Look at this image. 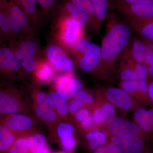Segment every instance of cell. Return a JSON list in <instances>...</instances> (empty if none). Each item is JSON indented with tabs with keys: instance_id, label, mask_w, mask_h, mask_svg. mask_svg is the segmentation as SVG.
Segmentation results:
<instances>
[{
	"instance_id": "cell-1",
	"label": "cell",
	"mask_w": 153,
	"mask_h": 153,
	"mask_svg": "<svg viewBox=\"0 0 153 153\" xmlns=\"http://www.w3.org/2000/svg\"><path fill=\"white\" fill-rule=\"evenodd\" d=\"M106 20V32L100 47L101 60L93 73L104 80L110 79L116 63L128 47L132 39L133 31L126 22L112 11H110Z\"/></svg>"
},
{
	"instance_id": "cell-2",
	"label": "cell",
	"mask_w": 153,
	"mask_h": 153,
	"mask_svg": "<svg viewBox=\"0 0 153 153\" xmlns=\"http://www.w3.org/2000/svg\"><path fill=\"white\" fill-rule=\"evenodd\" d=\"M13 114L34 116L29 95L13 83L0 84V116Z\"/></svg>"
},
{
	"instance_id": "cell-3",
	"label": "cell",
	"mask_w": 153,
	"mask_h": 153,
	"mask_svg": "<svg viewBox=\"0 0 153 153\" xmlns=\"http://www.w3.org/2000/svg\"><path fill=\"white\" fill-rule=\"evenodd\" d=\"M97 130L107 136L120 137H138L152 140V136L141 129L134 122L120 117H113L102 124L97 126Z\"/></svg>"
},
{
	"instance_id": "cell-4",
	"label": "cell",
	"mask_w": 153,
	"mask_h": 153,
	"mask_svg": "<svg viewBox=\"0 0 153 153\" xmlns=\"http://www.w3.org/2000/svg\"><path fill=\"white\" fill-rule=\"evenodd\" d=\"M77 128L71 119H59L49 129L50 139L63 150L74 152L79 142Z\"/></svg>"
},
{
	"instance_id": "cell-5",
	"label": "cell",
	"mask_w": 153,
	"mask_h": 153,
	"mask_svg": "<svg viewBox=\"0 0 153 153\" xmlns=\"http://www.w3.org/2000/svg\"><path fill=\"white\" fill-rule=\"evenodd\" d=\"M0 122L18 136L28 137L39 131L38 120L33 115L13 114L0 116Z\"/></svg>"
},
{
	"instance_id": "cell-6",
	"label": "cell",
	"mask_w": 153,
	"mask_h": 153,
	"mask_svg": "<svg viewBox=\"0 0 153 153\" xmlns=\"http://www.w3.org/2000/svg\"><path fill=\"white\" fill-rule=\"evenodd\" d=\"M22 75V63L13 50L0 45V84L13 83Z\"/></svg>"
},
{
	"instance_id": "cell-7",
	"label": "cell",
	"mask_w": 153,
	"mask_h": 153,
	"mask_svg": "<svg viewBox=\"0 0 153 153\" xmlns=\"http://www.w3.org/2000/svg\"><path fill=\"white\" fill-rule=\"evenodd\" d=\"M75 45L81 55L77 60L78 67L82 71L93 74L101 60L100 47L85 38L80 39Z\"/></svg>"
},
{
	"instance_id": "cell-8",
	"label": "cell",
	"mask_w": 153,
	"mask_h": 153,
	"mask_svg": "<svg viewBox=\"0 0 153 153\" xmlns=\"http://www.w3.org/2000/svg\"><path fill=\"white\" fill-rule=\"evenodd\" d=\"M98 89L115 108L125 112L134 111L140 108L146 107L120 88L104 86Z\"/></svg>"
},
{
	"instance_id": "cell-9",
	"label": "cell",
	"mask_w": 153,
	"mask_h": 153,
	"mask_svg": "<svg viewBox=\"0 0 153 153\" xmlns=\"http://www.w3.org/2000/svg\"><path fill=\"white\" fill-rule=\"evenodd\" d=\"M118 75L120 81H130L148 79L147 66L137 63L132 59L127 50L121 55Z\"/></svg>"
},
{
	"instance_id": "cell-10",
	"label": "cell",
	"mask_w": 153,
	"mask_h": 153,
	"mask_svg": "<svg viewBox=\"0 0 153 153\" xmlns=\"http://www.w3.org/2000/svg\"><path fill=\"white\" fill-rule=\"evenodd\" d=\"M97 126L104 123L110 118L115 116V108L102 95L99 89L94 93L93 103L88 108Z\"/></svg>"
},
{
	"instance_id": "cell-11",
	"label": "cell",
	"mask_w": 153,
	"mask_h": 153,
	"mask_svg": "<svg viewBox=\"0 0 153 153\" xmlns=\"http://www.w3.org/2000/svg\"><path fill=\"white\" fill-rule=\"evenodd\" d=\"M114 7L126 23L145 22L153 19V4L117 6Z\"/></svg>"
},
{
	"instance_id": "cell-12",
	"label": "cell",
	"mask_w": 153,
	"mask_h": 153,
	"mask_svg": "<svg viewBox=\"0 0 153 153\" xmlns=\"http://www.w3.org/2000/svg\"><path fill=\"white\" fill-rule=\"evenodd\" d=\"M107 137L110 141L120 149L122 153H153L149 146V140L138 137Z\"/></svg>"
},
{
	"instance_id": "cell-13",
	"label": "cell",
	"mask_w": 153,
	"mask_h": 153,
	"mask_svg": "<svg viewBox=\"0 0 153 153\" xmlns=\"http://www.w3.org/2000/svg\"><path fill=\"white\" fill-rule=\"evenodd\" d=\"M119 87L125 91L133 98L145 106L153 108V102L148 92V79L130 81H120Z\"/></svg>"
},
{
	"instance_id": "cell-14",
	"label": "cell",
	"mask_w": 153,
	"mask_h": 153,
	"mask_svg": "<svg viewBox=\"0 0 153 153\" xmlns=\"http://www.w3.org/2000/svg\"><path fill=\"white\" fill-rule=\"evenodd\" d=\"M82 81L74 76L73 72L64 74L56 80L55 91L66 100L71 99L83 88Z\"/></svg>"
},
{
	"instance_id": "cell-15",
	"label": "cell",
	"mask_w": 153,
	"mask_h": 153,
	"mask_svg": "<svg viewBox=\"0 0 153 153\" xmlns=\"http://www.w3.org/2000/svg\"><path fill=\"white\" fill-rule=\"evenodd\" d=\"M47 55L49 63L57 71L63 74L73 72L74 68L73 62L60 47L50 46L47 49Z\"/></svg>"
},
{
	"instance_id": "cell-16",
	"label": "cell",
	"mask_w": 153,
	"mask_h": 153,
	"mask_svg": "<svg viewBox=\"0 0 153 153\" xmlns=\"http://www.w3.org/2000/svg\"><path fill=\"white\" fill-rule=\"evenodd\" d=\"M64 27L63 36L65 43L69 46L76 45L80 39L84 27L76 19L67 16Z\"/></svg>"
},
{
	"instance_id": "cell-17",
	"label": "cell",
	"mask_w": 153,
	"mask_h": 153,
	"mask_svg": "<svg viewBox=\"0 0 153 153\" xmlns=\"http://www.w3.org/2000/svg\"><path fill=\"white\" fill-rule=\"evenodd\" d=\"M70 119L81 134L97 130V125L88 108L79 110L71 117Z\"/></svg>"
},
{
	"instance_id": "cell-18",
	"label": "cell",
	"mask_w": 153,
	"mask_h": 153,
	"mask_svg": "<svg viewBox=\"0 0 153 153\" xmlns=\"http://www.w3.org/2000/svg\"><path fill=\"white\" fill-rule=\"evenodd\" d=\"M94 99V93L93 94L90 91L82 88L68 102L70 118L79 110L89 108Z\"/></svg>"
},
{
	"instance_id": "cell-19",
	"label": "cell",
	"mask_w": 153,
	"mask_h": 153,
	"mask_svg": "<svg viewBox=\"0 0 153 153\" xmlns=\"http://www.w3.org/2000/svg\"><path fill=\"white\" fill-rule=\"evenodd\" d=\"M151 43L141 37L132 38L126 50L132 60L144 65Z\"/></svg>"
},
{
	"instance_id": "cell-20",
	"label": "cell",
	"mask_w": 153,
	"mask_h": 153,
	"mask_svg": "<svg viewBox=\"0 0 153 153\" xmlns=\"http://www.w3.org/2000/svg\"><path fill=\"white\" fill-rule=\"evenodd\" d=\"M82 141L85 149L92 153L98 148L109 142L106 135L103 132L93 130L81 134Z\"/></svg>"
},
{
	"instance_id": "cell-21",
	"label": "cell",
	"mask_w": 153,
	"mask_h": 153,
	"mask_svg": "<svg viewBox=\"0 0 153 153\" xmlns=\"http://www.w3.org/2000/svg\"><path fill=\"white\" fill-rule=\"evenodd\" d=\"M10 16L14 35L19 34L28 24L27 15L16 3L10 2Z\"/></svg>"
},
{
	"instance_id": "cell-22",
	"label": "cell",
	"mask_w": 153,
	"mask_h": 153,
	"mask_svg": "<svg viewBox=\"0 0 153 153\" xmlns=\"http://www.w3.org/2000/svg\"><path fill=\"white\" fill-rule=\"evenodd\" d=\"M49 103L58 115L59 119H70L69 106L67 100L57 93L55 90H51L47 94Z\"/></svg>"
},
{
	"instance_id": "cell-23",
	"label": "cell",
	"mask_w": 153,
	"mask_h": 153,
	"mask_svg": "<svg viewBox=\"0 0 153 153\" xmlns=\"http://www.w3.org/2000/svg\"><path fill=\"white\" fill-rule=\"evenodd\" d=\"M31 107L34 116L38 120H40L46 124L49 129L60 119L58 115L50 105L43 107Z\"/></svg>"
},
{
	"instance_id": "cell-24",
	"label": "cell",
	"mask_w": 153,
	"mask_h": 153,
	"mask_svg": "<svg viewBox=\"0 0 153 153\" xmlns=\"http://www.w3.org/2000/svg\"><path fill=\"white\" fill-rule=\"evenodd\" d=\"M0 27L5 36L12 40L14 34L10 16V2L0 0Z\"/></svg>"
},
{
	"instance_id": "cell-25",
	"label": "cell",
	"mask_w": 153,
	"mask_h": 153,
	"mask_svg": "<svg viewBox=\"0 0 153 153\" xmlns=\"http://www.w3.org/2000/svg\"><path fill=\"white\" fill-rule=\"evenodd\" d=\"M30 153H51L47 139L40 131L28 137Z\"/></svg>"
},
{
	"instance_id": "cell-26",
	"label": "cell",
	"mask_w": 153,
	"mask_h": 153,
	"mask_svg": "<svg viewBox=\"0 0 153 153\" xmlns=\"http://www.w3.org/2000/svg\"><path fill=\"white\" fill-rule=\"evenodd\" d=\"M127 23L140 37L148 42L153 43V19L145 22Z\"/></svg>"
},
{
	"instance_id": "cell-27",
	"label": "cell",
	"mask_w": 153,
	"mask_h": 153,
	"mask_svg": "<svg viewBox=\"0 0 153 153\" xmlns=\"http://www.w3.org/2000/svg\"><path fill=\"white\" fill-rule=\"evenodd\" d=\"M93 6L97 26L100 29L102 25L106 20L111 7V0H90Z\"/></svg>"
},
{
	"instance_id": "cell-28",
	"label": "cell",
	"mask_w": 153,
	"mask_h": 153,
	"mask_svg": "<svg viewBox=\"0 0 153 153\" xmlns=\"http://www.w3.org/2000/svg\"><path fill=\"white\" fill-rule=\"evenodd\" d=\"M65 8L68 16L72 17L79 21L84 27L88 25L93 29V23L90 16L75 5L71 1H68L66 3Z\"/></svg>"
},
{
	"instance_id": "cell-29",
	"label": "cell",
	"mask_w": 153,
	"mask_h": 153,
	"mask_svg": "<svg viewBox=\"0 0 153 153\" xmlns=\"http://www.w3.org/2000/svg\"><path fill=\"white\" fill-rule=\"evenodd\" d=\"M20 137L10 131L0 122V153H8Z\"/></svg>"
},
{
	"instance_id": "cell-30",
	"label": "cell",
	"mask_w": 153,
	"mask_h": 153,
	"mask_svg": "<svg viewBox=\"0 0 153 153\" xmlns=\"http://www.w3.org/2000/svg\"><path fill=\"white\" fill-rule=\"evenodd\" d=\"M37 50L36 43L32 41H27L22 43L20 49L15 52L16 56L22 62L23 60L35 58Z\"/></svg>"
},
{
	"instance_id": "cell-31",
	"label": "cell",
	"mask_w": 153,
	"mask_h": 153,
	"mask_svg": "<svg viewBox=\"0 0 153 153\" xmlns=\"http://www.w3.org/2000/svg\"><path fill=\"white\" fill-rule=\"evenodd\" d=\"M79 8L85 12L90 16L93 25V30L96 34L100 35V29L98 27L93 7L90 0H70Z\"/></svg>"
},
{
	"instance_id": "cell-32",
	"label": "cell",
	"mask_w": 153,
	"mask_h": 153,
	"mask_svg": "<svg viewBox=\"0 0 153 153\" xmlns=\"http://www.w3.org/2000/svg\"><path fill=\"white\" fill-rule=\"evenodd\" d=\"M36 78L40 82H48L52 80L54 76V71L51 66L43 64L38 66L36 70Z\"/></svg>"
},
{
	"instance_id": "cell-33",
	"label": "cell",
	"mask_w": 153,
	"mask_h": 153,
	"mask_svg": "<svg viewBox=\"0 0 153 153\" xmlns=\"http://www.w3.org/2000/svg\"><path fill=\"white\" fill-rule=\"evenodd\" d=\"M8 153H31L28 137H22L18 139Z\"/></svg>"
},
{
	"instance_id": "cell-34",
	"label": "cell",
	"mask_w": 153,
	"mask_h": 153,
	"mask_svg": "<svg viewBox=\"0 0 153 153\" xmlns=\"http://www.w3.org/2000/svg\"><path fill=\"white\" fill-rule=\"evenodd\" d=\"M111 7L117 6L131 5L149 4H153V0H111Z\"/></svg>"
},
{
	"instance_id": "cell-35",
	"label": "cell",
	"mask_w": 153,
	"mask_h": 153,
	"mask_svg": "<svg viewBox=\"0 0 153 153\" xmlns=\"http://www.w3.org/2000/svg\"><path fill=\"white\" fill-rule=\"evenodd\" d=\"M133 117L134 122L138 125L148 121V110L145 107L136 110L134 111Z\"/></svg>"
},
{
	"instance_id": "cell-36",
	"label": "cell",
	"mask_w": 153,
	"mask_h": 153,
	"mask_svg": "<svg viewBox=\"0 0 153 153\" xmlns=\"http://www.w3.org/2000/svg\"><path fill=\"white\" fill-rule=\"evenodd\" d=\"M38 3V0H22V7L26 14L32 16L36 13Z\"/></svg>"
},
{
	"instance_id": "cell-37",
	"label": "cell",
	"mask_w": 153,
	"mask_h": 153,
	"mask_svg": "<svg viewBox=\"0 0 153 153\" xmlns=\"http://www.w3.org/2000/svg\"><path fill=\"white\" fill-rule=\"evenodd\" d=\"M92 153H122L116 145L110 141L104 146L98 148Z\"/></svg>"
},
{
	"instance_id": "cell-38",
	"label": "cell",
	"mask_w": 153,
	"mask_h": 153,
	"mask_svg": "<svg viewBox=\"0 0 153 153\" xmlns=\"http://www.w3.org/2000/svg\"><path fill=\"white\" fill-rule=\"evenodd\" d=\"M38 2L43 8L48 10L53 6L55 0H38Z\"/></svg>"
},
{
	"instance_id": "cell-39",
	"label": "cell",
	"mask_w": 153,
	"mask_h": 153,
	"mask_svg": "<svg viewBox=\"0 0 153 153\" xmlns=\"http://www.w3.org/2000/svg\"><path fill=\"white\" fill-rule=\"evenodd\" d=\"M148 92L151 100L153 102V78L149 80V86H148Z\"/></svg>"
},
{
	"instance_id": "cell-40",
	"label": "cell",
	"mask_w": 153,
	"mask_h": 153,
	"mask_svg": "<svg viewBox=\"0 0 153 153\" xmlns=\"http://www.w3.org/2000/svg\"><path fill=\"white\" fill-rule=\"evenodd\" d=\"M148 122L152 126L153 130V108L148 110Z\"/></svg>"
},
{
	"instance_id": "cell-41",
	"label": "cell",
	"mask_w": 153,
	"mask_h": 153,
	"mask_svg": "<svg viewBox=\"0 0 153 153\" xmlns=\"http://www.w3.org/2000/svg\"><path fill=\"white\" fill-rule=\"evenodd\" d=\"M149 69V76L153 78V60L151 64L148 66Z\"/></svg>"
},
{
	"instance_id": "cell-42",
	"label": "cell",
	"mask_w": 153,
	"mask_h": 153,
	"mask_svg": "<svg viewBox=\"0 0 153 153\" xmlns=\"http://www.w3.org/2000/svg\"><path fill=\"white\" fill-rule=\"evenodd\" d=\"M51 153H74V152H68L65 150H60L56 151V152H52Z\"/></svg>"
},
{
	"instance_id": "cell-43",
	"label": "cell",
	"mask_w": 153,
	"mask_h": 153,
	"mask_svg": "<svg viewBox=\"0 0 153 153\" xmlns=\"http://www.w3.org/2000/svg\"><path fill=\"white\" fill-rule=\"evenodd\" d=\"M3 35H4V33H3L1 29V27H0V45H1L2 41H3V37H3Z\"/></svg>"
},
{
	"instance_id": "cell-44",
	"label": "cell",
	"mask_w": 153,
	"mask_h": 153,
	"mask_svg": "<svg viewBox=\"0 0 153 153\" xmlns=\"http://www.w3.org/2000/svg\"><path fill=\"white\" fill-rule=\"evenodd\" d=\"M14 2H15V3L18 5L20 7H22V0H13Z\"/></svg>"
},
{
	"instance_id": "cell-45",
	"label": "cell",
	"mask_w": 153,
	"mask_h": 153,
	"mask_svg": "<svg viewBox=\"0 0 153 153\" xmlns=\"http://www.w3.org/2000/svg\"></svg>"
}]
</instances>
